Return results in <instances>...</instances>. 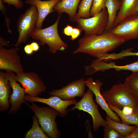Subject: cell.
Masks as SVG:
<instances>
[{
	"label": "cell",
	"mask_w": 138,
	"mask_h": 138,
	"mask_svg": "<svg viewBox=\"0 0 138 138\" xmlns=\"http://www.w3.org/2000/svg\"><path fill=\"white\" fill-rule=\"evenodd\" d=\"M120 1V2L121 1V0H119Z\"/></svg>",
	"instance_id": "37"
},
{
	"label": "cell",
	"mask_w": 138,
	"mask_h": 138,
	"mask_svg": "<svg viewBox=\"0 0 138 138\" xmlns=\"http://www.w3.org/2000/svg\"><path fill=\"white\" fill-rule=\"evenodd\" d=\"M136 10L137 13V14H138V5L137 6L136 9Z\"/></svg>",
	"instance_id": "35"
},
{
	"label": "cell",
	"mask_w": 138,
	"mask_h": 138,
	"mask_svg": "<svg viewBox=\"0 0 138 138\" xmlns=\"http://www.w3.org/2000/svg\"><path fill=\"white\" fill-rule=\"evenodd\" d=\"M25 101L31 102H39L45 103L58 111L61 117H64L67 114V108L69 106L75 104L77 101L74 99L64 100L56 96H52L48 98H40L27 94L25 96Z\"/></svg>",
	"instance_id": "12"
},
{
	"label": "cell",
	"mask_w": 138,
	"mask_h": 138,
	"mask_svg": "<svg viewBox=\"0 0 138 138\" xmlns=\"http://www.w3.org/2000/svg\"><path fill=\"white\" fill-rule=\"evenodd\" d=\"M5 73L12 89V93L9 99L11 106L8 112L9 114H15L21 109L22 103L27 104L25 101L24 98L26 93L23 88L15 80V77L16 74L15 73L9 72Z\"/></svg>",
	"instance_id": "11"
},
{
	"label": "cell",
	"mask_w": 138,
	"mask_h": 138,
	"mask_svg": "<svg viewBox=\"0 0 138 138\" xmlns=\"http://www.w3.org/2000/svg\"><path fill=\"white\" fill-rule=\"evenodd\" d=\"M24 49L25 52L28 55L32 54L33 52L30 44H27L26 45Z\"/></svg>",
	"instance_id": "32"
},
{
	"label": "cell",
	"mask_w": 138,
	"mask_h": 138,
	"mask_svg": "<svg viewBox=\"0 0 138 138\" xmlns=\"http://www.w3.org/2000/svg\"><path fill=\"white\" fill-rule=\"evenodd\" d=\"M82 31L78 28H74L70 39L73 41L77 38L80 35Z\"/></svg>",
	"instance_id": "29"
},
{
	"label": "cell",
	"mask_w": 138,
	"mask_h": 138,
	"mask_svg": "<svg viewBox=\"0 0 138 138\" xmlns=\"http://www.w3.org/2000/svg\"><path fill=\"white\" fill-rule=\"evenodd\" d=\"M85 74L87 75L93 74L98 71L103 72L111 69H114L117 72L129 70L134 72H138V60L131 64L119 66L116 65L113 62L108 63L97 59L92 61L90 65L85 66Z\"/></svg>",
	"instance_id": "14"
},
{
	"label": "cell",
	"mask_w": 138,
	"mask_h": 138,
	"mask_svg": "<svg viewBox=\"0 0 138 138\" xmlns=\"http://www.w3.org/2000/svg\"><path fill=\"white\" fill-rule=\"evenodd\" d=\"M9 81L5 73L0 71V111H5L9 107V99L11 94Z\"/></svg>",
	"instance_id": "18"
},
{
	"label": "cell",
	"mask_w": 138,
	"mask_h": 138,
	"mask_svg": "<svg viewBox=\"0 0 138 138\" xmlns=\"http://www.w3.org/2000/svg\"><path fill=\"white\" fill-rule=\"evenodd\" d=\"M121 5L119 0H106V7L108 15V21L105 32H109L113 28L117 12Z\"/></svg>",
	"instance_id": "20"
},
{
	"label": "cell",
	"mask_w": 138,
	"mask_h": 138,
	"mask_svg": "<svg viewBox=\"0 0 138 138\" xmlns=\"http://www.w3.org/2000/svg\"><path fill=\"white\" fill-rule=\"evenodd\" d=\"M38 18V11L34 5H30L20 16L17 22V29L19 36L15 44L16 47L26 42L31 37L36 28Z\"/></svg>",
	"instance_id": "5"
},
{
	"label": "cell",
	"mask_w": 138,
	"mask_h": 138,
	"mask_svg": "<svg viewBox=\"0 0 138 138\" xmlns=\"http://www.w3.org/2000/svg\"><path fill=\"white\" fill-rule=\"evenodd\" d=\"M124 83L129 88L133 96L138 101V72H132L126 78Z\"/></svg>",
	"instance_id": "24"
},
{
	"label": "cell",
	"mask_w": 138,
	"mask_h": 138,
	"mask_svg": "<svg viewBox=\"0 0 138 138\" xmlns=\"http://www.w3.org/2000/svg\"><path fill=\"white\" fill-rule=\"evenodd\" d=\"M80 0H61L53 7L58 13L65 12L69 16L71 21H75L77 10Z\"/></svg>",
	"instance_id": "19"
},
{
	"label": "cell",
	"mask_w": 138,
	"mask_h": 138,
	"mask_svg": "<svg viewBox=\"0 0 138 138\" xmlns=\"http://www.w3.org/2000/svg\"><path fill=\"white\" fill-rule=\"evenodd\" d=\"M109 32L125 41L138 38V14L126 18Z\"/></svg>",
	"instance_id": "10"
},
{
	"label": "cell",
	"mask_w": 138,
	"mask_h": 138,
	"mask_svg": "<svg viewBox=\"0 0 138 138\" xmlns=\"http://www.w3.org/2000/svg\"><path fill=\"white\" fill-rule=\"evenodd\" d=\"M108 105L110 109L120 117L122 123L138 126V112L132 111L130 113H126L118 108Z\"/></svg>",
	"instance_id": "21"
},
{
	"label": "cell",
	"mask_w": 138,
	"mask_h": 138,
	"mask_svg": "<svg viewBox=\"0 0 138 138\" xmlns=\"http://www.w3.org/2000/svg\"><path fill=\"white\" fill-rule=\"evenodd\" d=\"M74 28L71 25H67L63 29V33L65 35L71 36Z\"/></svg>",
	"instance_id": "30"
},
{
	"label": "cell",
	"mask_w": 138,
	"mask_h": 138,
	"mask_svg": "<svg viewBox=\"0 0 138 138\" xmlns=\"http://www.w3.org/2000/svg\"><path fill=\"white\" fill-rule=\"evenodd\" d=\"M61 15L60 14L55 23L51 26L44 29L36 28L31 37L39 41L41 45L47 44L49 52L53 54L58 51H64L68 47L67 44L61 39L58 33V26Z\"/></svg>",
	"instance_id": "3"
},
{
	"label": "cell",
	"mask_w": 138,
	"mask_h": 138,
	"mask_svg": "<svg viewBox=\"0 0 138 138\" xmlns=\"http://www.w3.org/2000/svg\"><path fill=\"white\" fill-rule=\"evenodd\" d=\"M0 45L3 46L8 45V43L6 41L1 37H0Z\"/></svg>",
	"instance_id": "34"
},
{
	"label": "cell",
	"mask_w": 138,
	"mask_h": 138,
	"mask_svg": "<svg viewBox=\"0 0 138 138\" xmlns=\"http://www.w3.org/2000/svg\"><path fill=\"white\" fill-rule=\"evenodd\" d=\"M137 138H138V135H137Z\"/></svg>",
	"instance_id": "36"
},
{
	"label": "cell",
	"mask_w": 138,
	"mask_h": 138,
	"mask_svg": "<svg viewBox=\"0 0 138 138\" xmlns=\"http://www.w3.org/2000/svg\"><path fill=\"white\" fill-rule=\"evenodd\" d=\"M106 124L115 130L125 138L137 127V126H131L123 123L114 121L107 116L106 118Z\"/></svg>",
	"instance_id": "22"
},
{
	"label": "cell",
	"mask_w": 138,
	"mask_h": 138,
	"mask_svg": "<svg viewBox=\"0 0 138 138\" xmlns=\"http://www.w3.org/2000/svg\"><path fill=\"white\" fill-rule=\"evenodd\" d=\"M106 0H93L90 10V17L93 16L106 8Z\"/></svg>",
	"instance_id": "26"
},
{
	"label": "cell",
	"mask_w": 138,
	"mask_h": 138,
	"mask_svg": "<svg viewBox=\"0 0 138 138\" xmlns=\"http://www.w3.org/2000/svg\"><path fill=\"white\" fill-rule=\"evenodd\" d=\"M85 86L88 87L95 95V101L105 111L107 116L114 121L121 122V120L118 115L110 109L101 93L100 89L103 83L98 79L94 80L92 77H90L85 80Z\"/></svg>",
	"instance_id": "15"
},
{
	"label": "cell",
	"mask_w": 138,
	"mask_h": 138,
	"mask_svg": "<svg viewBox=\"0 0 138 138\" xmlns=\"http://www.w3.org/2000/svg\"><path fill=\"white\" fill-rule=\"evenodd\" d=\"M29 105V108L35 113L42 129L49 137L59 138L61 133L55 121L59 112L50 107H39L34 102Z\"/></svg>",
	"instance_id": "4"
},
{
	"label": "cell",
	"mask_w": 138,
	"mask_h": 138,
	"mask_svg": "<svg viewBox=\"0 0 138 138\" xmlns=\"http://www.w3.org/2000/svg\"><path fill=\"white\" fill-rule=\"evenodd\" d=\"M19 49L17 47L7 49L0 45V70L6 72H13L16 74L24 71Z\"/></svg>",
	"instance_id": "9"
},
{
	"label": "cell",
	"mask_w": 138,
	"mask_h": 138,
	"mask_svg": "<svg viewBox=\"0 0 138 138\" xmlns=\"http://www.w3.org/2000/svg\"><path fill=\"white\" fill-rule=\"evenodd\" d=\"M138 135V126L125 138H137Z\"/></svg>",
	"instance_id": "31"
},
{
	"label": "cell",
	"mask_w": 138,
	"mask_h": 138,
	"mask_svg": "<svg viewBox=\"0 0 138 138\" xmlns=\"http://www.w3.org/2000/svg\"><path fill=\"white\" fill-rule=\"evenodd\" d=\"M15 78L22 85L26 94L30 96H38L46 89V87L42 79L34 72H23L16 74Z\"/></svg>",
	"instance_id": "8"
},
{
	"label": "cell",
	"mask_w": 138,
	"mask_h": 138,
	"mask_svg": "<svg viewBox=\"0 0 138 138\" xmlns=\"http://www.w3.org/2000/svg\"><path fill=\"white\" fill-rule=\"evenodd\" d=\"M104 127V138H124L115 130L107 124Z\"/></svg>",
	"instance_id": "27"
},
{
	"label": "cell",
	"mask_w": 138,
	"mask_h": 138,
	"mask_svg": "<svg viewBox=\"0 0 138 138\" xmlns=\"http://www.w3.org/2000/svg\"><path fill=\"white\" fill-rule=\"evenodd\" d=\"M125 42L109 32L99 35H85L78 40V46L73 53H86L98 59L114 50Z\"/></svg>",
	"instance_id": "1"
},
{
	"label": "cell",
	"mask_w": 138,
	"mask_h": 138,
	"mask_svg": "<svg viewBox=\"0 0 138 138\" xmlns=\"http://www.w3.org/2000/svg\"><path fill=\"white\" fill-rule=\"evenodd\" d=\"M30 44L33 52H36L39 50L40 49V47L37 42H33Z\"/></svg>",
	"instance_id": "33"
},
{
	"label": "cell",
	"mask_w": 138,
	"mask_h": 138,
	"mask_svg": "<svg viewBox=\"0 0 138 138\" xmlns=\"http://www.w3.org/2000/svg\"><path fill=\"white\" fill-rule=\"evenodd\" d=\"M121 5L114 22L113 28L126 18L137 14L138 0H121Z\"/></svg>",
	"instance_id": "17"
},
{
	"label": "cell",
	"mask_w": 138,
	"mask_h": 138,
	"mask_svg": "<svg viewBox=\"0 0 138 138\" xmlns=\"http://www.w3.org/2000/svg\"><path fill=\"white\" fill-rule=\"evenodd\" d=\"M94 94L89 89L85 93L81 99L75 105V106L67 111L77 109L89 113L92 117L93 128L94 132L97 131L101 126L105 127L107 125L106 120L100 114L98 105L94 102L93 97Z\"/></svg>",
	"instance_id": "7"
},
{
	"label": "cell",
	"mask_w": 138,
	"mask_h": 138,
	"mask_svg": "<svg viewBox=\"0 0 138 138\" xmlns=\"http://www.w3.org/2000/svg\"><path fill=\"white\" fill-rule=\"evenodd\" d=\"M108 21L107 11L106 8L97 15L88 18L76 19L77 27L84 31L85 35H99L105 31Z\"/></svg>",
	"instance_id": "6"
},
{
	"label": "cell",
	"mask_w": 138,
	"mask_h": 138,
	"mask_svg": "<svg viewBox=\"0 0 138 138\" xmlns=\"http://www.w3.org/2000/svg\"><path fill=\"white\" fill-rule=\"evenodd\" d=\"M93 0H82L78 6L76 19L90 17V10Z\"/></svg>",
	"instance_id": "25"
},
{
	"label": "cell",
	"mask_w": 138,
	"mask_h": 138,
	"mask_svg": "<svg viewBox=\"0 0 138 138\" xmlns=\"http://www.w3.org/2000/svg\"><path fill=\"white\" fill-rule=\"evenodd\" d=\"M85 80L83 78L72 82L60 89L49 92L51 96H56L64 100L73 99L76 97H82L85 89Z\"/></svg>",
	"instance_id": "13"
},
{
	"label": "cell",
	"mask_w": 138,
	"mask_h": 138,
	"mask_svg": "<svg viewBox=\"0 0 138 138\" xmlns=\"http://www.w3.org/2000/svg\"><path fill=\"white\" fill-rule=\"evenodd\" d=\"M3 1L4 3L7 4L9 5H13L18 9H21L24 6L21 0H3Z\"/></svg>",
	"instance_id": "28"
},
{
	"label": "cell",
	"mask_w": 138,
	"mask_h": 138,
	"mask_svg": "<svg viewBox=\"0 0 138 138\" xmlns=\"http://www.w3.org/2000/svg\"><path fill=\"white\" fill-rule=\"evenodd\" d=\"M102 95L108 104L119 109L129 108L138 112V101L125 83L113 85L109 89L103 91Z\"/></svg>",
	"instance_id": "2"
},
{
	"label": "cell",
	"mask_w": 138,
	"mask_h": 138,
	"mask_svg": "<svg viewBox=\"0 0 138 138\" xmlns=\"http://www.w3.org/2000/svg\"></svg>",
	"instance_id": "38"
},
{
	"label": "cell",
	"mask_w": 138,
	"mask_h": 138,
	"mask_svg": "<svg viewBox=\"0 0 138 138\" xmlns=\"http://www.w3.org/2000/svg\"><path fill=\"white\" fill-rule=\"evenodd\" d=\"M32 128L26 133L25 138H48L49 137L44 132L39 125L37 116L34 114L32 117Z\"/></svg>",
	"instance_id": "23"
},
{
	"label": "cell",
	"mask_w": 138,
	"mask_h": 138,
	"mask_svg": "<svg viewBox=\"0 0 138 138\" xmlns=\"http://www.w3.org/2000/svg\"><path fill=\"white\" fill-rule=\"evenodd\" d=\"M61 0H26V4L34 5L37 7L38 13V18L36 29H42L43 22L47 16L54 12L53 8L56 4Z\"/></svg>",
	"instance_id": "16"
}]
</instances>
